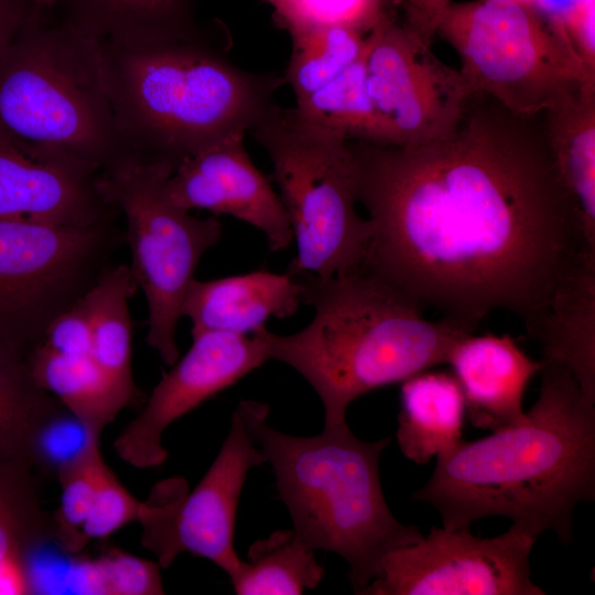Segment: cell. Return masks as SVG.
Returning a JSON list of instances; mask_svg holds the SVG:
<instances>
[{"mask_svg":"<svg viewBox=\"0 0 595 595\" xmlns=\"http://www.w3.org/2000/svg\"><path fill=\"white\" fill-rule=\"evenodd\" d=\"M350 149L371 226L364 266L443 317L476 328L506 310L531 335L556 295L595 268L542 116L473 95L442 139Z\"/></svg>","mask_w":595,"mask_h":595,"instance_id":"cell-1","label":"cell"},{"mask_svg":"<svg viewBox=\"0 0 595 595\" xmlns=\"http://www.w3.org/2000/svg\"><path fill=\"white\" fill-rule=\"evenodd\" d=\"M524 418L436 456L411 498L433 506L448 530L502 516L539 537L573 539L576 506L595 499V402L563 366L543 360Z\"/></svg>","mask_w":595,"mask_h":595,"instance_id":"cell-2","label":"cell"},{"mask_svg":"<svg viewBox=\"0 0 595 595\" xmlns=\"http://www.w3.org/2000/svg\"><path fill=\"white\" fill-rule=\"evenodd\" d=\"M296 275L304 304L314 310L303 329L252 335L268 360L298 371L324 408V426L346 422L359 397L445 364L453 345L475 327L451 318L432 321L424 306L365 266L331 278Z\"/></svg>","mask_w":595,"mask_h":595,"instance_id":"cell-3","label":"cell"},{"mask_svg":"<svg viewBox=\"0 0 595 595\" xmlns=\"http://www.w3.org/2000/svg\"><path fill=\"white\" fill-rule=\"evenodd\" d=\"M99 46L104 84L127 152L173 171L203 147L250 132L284 82L236 66L198 33Z\"/></svg>","mask_w":595,"mask_h":595,"instance_id":"cell-4","label":"cell"},{"mask_svg":"<svg viewBox=\"0 0 595 595\" xmlns=\"http://www.w3.org/2000/svg\"><path fill=\"white\" fill-rule=\"evenodd\" d=\"M237 408L271 465L293 530L311 549L347 562L354 593L379 575L389 552L423 538L416 526L396 519L382 493L379 461L390 436L364 441L346 422L315 436H294L267 423L268 404L242 400Z\"/></svg>","mask_w":595,"mask_h":595,"instance_id":"cell-5","label":"cell"},{"mask_svg":"<svg viewBox=\"0 0 595 595\" xmlns=\"http://www.w3.org/2000/svg\"><path fill=\"white\" fill-rule=\"evenodd\" d=\"M34 14L0 58V137L98 173L130 156L117 131L99 43Z\"/></svg>","mask_w":595,"mask_h":595,"instance_id":"cell-6","label":"cell"},{"mask_svg":"<svg viewBox=\"0 0 595 595\" xmlns=\"http://www.w3.org/2000/svg\"><path fill=\"white\" fill-rule=\"evenodd\" d=\"M250 133L270 158L296 245L286 271L331 278L361 268L371 226L356 209L350 140L275 104Z\"/></svg>","mask_w":595,"mask_h":595,"instance_id":"cell-7","label":"cell"},{"mask_svg":"<svg viewBox=\"0 0 595 595\" xmlns=\"http://www.w3.org/2000/svg\"><path fill=\"white\" fill-rule=\"evenodd\" d=\"M437 34L457 52L473 95L542 116L595 85L564 39L534 8L510 0L452 3Z\"/></svg>","mask_w":595,"mask_h":595,"instance_id":"cell-8","label":"cell"},{"mask_svg":"<svg viewBox=\"0 0 595 595\" xmlns=\"http://www.w3.org/2000/svg\"><path fill=\"white\" fill-rule=\"evenodd\" d=\"M172 173L166 164L128 156L97 180L107 202L126 217L130 269L149 310L145 342L167 366L180 358L176 327L196 268L223 235L216 216L195 217L169 198L165 182Z\"/></svg>","mask_w":595,"mask_h":595,"instance_id":"cell-9","label":"cell"},{"mask_svg":"<svg viewBox=\"0 0 595 595\" xmlns=\"http://www.w3.org/2000/svg\"><path fill=\"white\" fill-rule=\"evenodd\" d=\"M125 240L113 220L90 226L0 220V340L31 351L52 322L113 266Z\"/></svg>","mask_w":595,"mask_h":595,"instance_id":"cell-10","label":"cell"},{"mask_svg":"<svg viewBox=\"0 0 595 595\" xmlns=\"http://www.w3.org/2000/svg\"><path fill=\"white\" fill-rule=\"evenodd\" d=\"M266 464L238 408L229 432L209 468L190 491L183 477L153 486L140 501L138 521L141 543L154 553L161 569L170 567L180 553L205 558L228 576L240 559L234 545L237 509L248 472Z\"/></svg>","mask_w":595,"mask_h":595,"instance_id":"cell-11","label":"cell"},{"mask_svg":"<svg viewBox=\"0 0 595 595\" xmlns=\"http://www.w3.org/2000/svg\"><path fill=\"white\" fill-rule=\"evenodd\" d=\"M364 61L367 91L387 144L425 143L457 129L473 96L467 82L390 11L366 36Z\"/></svg>","mask_w":595,"mask_h":595,"instance_id":"cell-12","label":"cell"},{"mask_svg":"<svg viewBox=\"0 0 595 595\" xmlns=\"http://www.w3.org/2000/svg\"><path fill=\"white\" fill-rule=\"evenodd\" d=\"M537 539L513 524L493 538L432 527L419 542L389 552L360 595H544L530 571Z\"/></svg>","mask_w":595,"mask_h":595,"instance_id":"cell-13","label":"cell"},{"mask_svg":"<svg viewBox=\"0 0 595 595\" xmlns=\"http://www.w3.org/2000/svg\"><path fill=\"white\" fill-rule=\"evenodd\" d=\"M192 338L190 349L170 366L113 442L118 456L134 467L161 466L167 457L162 435L169 425L268 361L255 335L207 331Z\"/></svg>","mask_w":595,"mask_h":595,"instance_id":"cell-14","label":"cell"},{"mask_svg":"<svg viewBox=\"0 0 595 595\" xmlns=\"http://www.w3.org/2000/svg\"><path fill=\"white\" fill-rule=\"evenodd\" d=\"M246 133L223 137L187 156L165 182L180 207L230 215L263 232L272 252L286 249L292 230L279 194L250 160Z\"/></svg>","mask_w":595,"mask_h":595,"instance_id":"cell-15","label":"cell"},{"mask_svg":"<svg viewBox=\"0 0 595 595\" xmlns=\"http://www.w3.org/2000/svg\"><path fill=\"white\" fill-rule=\"evenodd\" d=\"M99 174L74 160L31 152L0 137V220L63 226L112 221L118 209L100 193Z\"/></svg>","mask_w":595,"mask_h":595,"instance_id":"cell-16","label":"cell"},{"mask_svg":"<svg viewBox=\"0 0 595 595\" xmlns=\"http://www.w3.org/2000/svg\"><path fill=\"white\" fill-rule=\"evenodd\" d=\"M446 364L462 388L472 424L494 432L524 418V392L543 361L527 355L509 335L470 333L453 345Z\"/></svg>","mask_w":595,"mask_h":595,"instance_id":"cell-17","label":"cell"},{"mask_svg":"<svg viewBox=\"0 0 595 595\" xmlns=\"http://www.w3.org/2000/svg\"><path fill=\"white\" fill-rule=\"evenodd\" d=\"M301 304L303 284L296 275L258 270L206 281L194 279L182 316L191 321L192 335L219 331L248 336L266 327L272 317L292 316Z\"/></svg>","mask_w":595,"mask_h":595,"instance_id":"cell-18","label":"cell"},{"mask_svg":"<svg viewBox=\"0 0 595 595\" xmlns=\"http://www.w3.org/2000/svg\"><path fill=\"white\" fill-rule=\"evenodd\" d=\"M61 20L108 44H140L197 34L191 0H54Z\"/></svg>","mask_w":595,"mask_h":595,"instance_id":"cell-19","label":"cell"},{"mask_svg":"<svg viewBox=\"0 0 595 595\" xmlns=\"http://www.w3.org/2000/svg\"><path fill=\"white\" fill-rule=\"evenodd\" d=\"M398 429L400 451L423 465L463 440L466 404L452 374L423 370L401 382Z\"/></svg>","mask_w":595,"mask_h":595,"instance_id":"cell-20","label":"cell"},{"mask_svg":"<svg viewBox=\"0 0 595 595\" xmlns=\"http://www.w3.org/2000/svg\"><path fill=\"white\" fill-rule=\"evenodd\" d=\"M138 284L127 264L111 266L84 296L91 329V357L121 409L138 397L131 369L129 299Z\"/></svg>","mask_w":595,"mask_h":595,"instance_id":"cell-21","label":"cell"},{"mask_svg":"<svg viewBox=\"0 0 595 595\" xmlns=\"http://www.w3.org/2000/svg\"><path fill=\"white\" fill-rule=\"evenodd\" d=\"M542 119L560 180L595 244V85H585Z\"/></svg>","mask_w":595,"mask_h":595,"instance_id":"cell-22","label":"cell"},{"mask_svg":"<svg viewBox=\"0 0 595 595\" xmlns=\"http://www.w3.org/2000/svg\"><path fill=\"white\" fill-rule=\"evenodd\" d=\"M52 515L41 505L28 461H0V594H29L24 555L52 537Z\"/></svg>","mask_w":595,"mask_h":595,"instance_id":"cell-23","label":"cell"},{"mask_svg":"<svg viewBox=\"0 0 595 595\" xmlns=\"http://www.w3.org/2000/svg\"><path fill=\"white\" fill-rule=\"evenodd\" d=\"M293 529H279L255 541L248 561H240L229 576L238 595H300L314 589L324 567Z\"/></svg>","mask_w":595,"mask_h":595,"instance_id":"cell-24","label":"cell"},{"mask_svg":"<svg viewBox=\"0 0 595 595\" xmlns=\"http://www.w3.org/2000/svg\"><path fill=\"white\" fill-rule=\"evenodd\" d=\"M29 361L37 385L98 433L122 410L91 356L62 354L40 343Z\"/></svg>","mask_w":595,"mask_h":595,"instance_id":"cell-25","label":"cell"},{"mask_svg":"<svg viewBox=\"0 0 595 595\" xmlns=\"http://www.w3.org/2000/svg\"><path fill=\"white\" fill-rule=\"evenodd\" d=\"M30 353L0 340V461H26L36 424L62 403L37 385Z\"/></svg>","mask_w":595,"mask_h":595,"instance_id":"cell-26","label":"cell"},{"mask_svg":"<svg viewBox=\"0 0 595 595\" xmlns=\"http://www.w3.org/2000/svg\"><path fill=\"white\" fill-rule=\"evenodd\" d=\"M293 42L284 79L295 100L315 93L359 60L366 48L364 33L335 24H311L289 30Z\"/></svg>","mask_w":595,"mask_h":595,"instance_id":"cell-27","label":"cell"},{"mask_svg":"<svg viewBox=\"0 0 595 595\" xmlns=\"http://www.w3.org/2000/svg\"><path fill=\"white\" fill-rule=\"evenodd\" d=\"M364 55L365 52L325 86L298 100L294 108L348 140L386 143L380 118L367 91Z\"/></svg>","mask_w":595,"mask_h":595,"instance_id":"cell-28","label":"cell"},{"mask_svg":"<svg viewBox=\"0 0 595 595\" xmlns=\"http://www.w3.org/2000/svg\"><path fill=\"white\" fill-rule=\"evenodd\" d=\"M100 435L61 403L36 424L26 461L34 474L58 482L99 447Z\"/></svg>","mask_w":595,"mask_h":595,"instance_id":"cell-29","label":"cell"},{"mask_svg":"<svg viewBox=\"0 0 595 595\" xmlns=\"http://www.w3.org/2000/svg\"><path fill=\"white\" fill-rule=\"evenodd\" d=\"M105 461L99 447L60 480L61 500L52 513L53 540L65 551L83 552L88 544L83 528L89 515Z\"/></svg>","mask_w":595,"mask_h":595,"instance_id":"cell-30","label":"cell"},{"mask_svg":"<svg viewBox=\"0 0 595 595\" xmlns=\"http://www.w3.org/2000/svg\"><path fill=\"white\" fill-rule=\"evenodd\" d=\"M96 594H164L160 565L111 547L93 558Z\"/></svg>","mask_w":595,"mask_h":595,"instance_id":"cell-31","label":"cell"},{"mask_svg":"<svg viewBox=\"0 0 595 595\" xmlns=\"http://www.w3.org/2000/svg\"><path fill=\"white\" fill-rule=\"evenodd\" d=\"M140 500L134 498L105 463L100 472L93 505L83 528L89 543L102 540L138 519Z\"/></svg>","mask_w":595,"mask_h":595,"instance_id":"cell-32","label":"cell"},{"mask_svg":"<svg viewBox=\"0 0 595 595\" xmlns=\"http://www.w3.org/2000/svg\"><path fill=\"white\" fill-rule=\"evenodd\" d=\"M389 10L388 0H305L284 29L311 24H335L365 33Z\"/></svg>","mask_w":595,"mask_h":595,"instance_id":"cell-33","label":"cell"},{"mask_svg":"<svg viewBox=\"0 0 595 595\" xmlns=\"http://www.w3.org/2000/svg\"><path fill=\"white\" fill-rule=\"evenodd\" d=\"M41 343L62 354L91 356V329L84 298L52 322Z\"/></svg>","mask_w":595,"mask_h":595,"instance_id":"cell-34","label":"cell"},{"mask_svg":"<svg viewBox=\"0 0 595 595\" xmlns=\"http://www.w3.org/2000/svg\"><path fill=\"white\" fill-rule=\"evenodd\" d=\"M389 7L397 4L403 14L401 25L415 40L432 46L440 22L453 3L452 0H388Z\"/></svg>","mask_w":595,"mask_h":595,"instance_id":"cell-35","label":"cell"},{"mask_svg":"<svg viewBox=\"0 0 595 595\" xmlns=\"http://www.w3.org/2000/svg\"><path fill=\"white\" fill-rule=\"evenodd\" d=\"M37 12L34 0H0V58Z\"/></svg>","mask_w":595,"mask_h":595,"instance_id":"cell-36","label":"cell"},{"mask_svg":"<svg viewBox=\"0 0 595 595\" xmlns=\"http://www.w3.org/2000/svg\"><path fill=\"white\" fill-rule=\"evenodd\" d=\"M274 8V15L279 24L284 28L299 13L305 0H266Z\"/></svg>","mask_w":595,"mask_h":595,"instance_id":"cell-37","label":"cell"},{"mask_svg":"<svg viewBox=\"0 0 595 595\" xmlns=\"http://www.w3.org/2000/svg\"><path fill=\"white\" fill-rule=\"evenodd\" d=\"M40 11L50 10L54 6V0H34Z\"/></svg>","mask_w":595,"mask_h":595,"instance_id":"cell-38","label":"cell"},{"mask_svg":"<svg viewBox=\"0 0 595 595\" xmlns=\"http://www.w3.org/2000/svg\"><path fill=\"white\" fill-rule=\"evenodd\" d=\"M510 1L523 4V6H527V7L534 8V0H510Z\"/></svg>","mask_w":595,"mask_h":595,"instance_id":"cell-39","label":"cell"}]
</instances>
